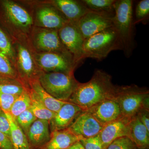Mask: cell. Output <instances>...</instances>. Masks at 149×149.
I'll use <instances>...</instances> for the list:
<instances>
[{"label":"cell","instance_id":"1","mask_svg":"<svg viewBox=\"0 0 149 149\" xmlns=\"http://www.w3.org/2000/svg\"><path fill=\"white\" fill-rule=\"evenodd\" d=\"M120 88L112 83L111 75L101 70H97L89 81L80 83L68 102L83 111L88 110L103 101L115 97Z\"/></svg>","mask_w":149,"mask_h":149},{"label":"cell","instance_id":"2","mask_svg":"<svg viewBox=\"0 0 149 149\" xmlns=\"http://www.w3.org/2000/svg\"><path fill=\"white\" fill-rule=\"evenodd\" d=\"M0 26L13 41L28 39L34 27L31 12L22 1L0 0Z\"/></svg>","mask_w":149,"mask_h":149},{"label":"cell","instance_id":"3","mask_svg":"<svg viewBox=\"0 0 149 149\" xmlns=\"http://www.w3.org/2000/svg\"><path fill=\"white\" fill-rule=\"evenodd\" d=\"M133 6L131 0L116 1L114 16L112 18L113 27L120 37L123 50L127 57L131 55L134 47Z\"/></svg>","mask_w":149,"mask_h":149},{"label":"cell","instance_id":"4","mask_svg":"<svg viewBox=\"0 0 149 149\" xmlns=\"http://www.w3.org/2000/svg\"><path fill=\"white\" fill-rule=\"evenodd\" d=\"M120 37L113 27H110L84 40L83 50L85 58L100 61L116 50H123Z\"/></svg>","mask_w":149,"mask_h":149},{"label":"cell","instance_id":"5","mask_svg":"<svg viewBox=\"0 0 149 149\" xmlns=\"http://www.w3.org/2000/svg\"><path fill=\"white\" fill-rule=\"evenodd\" d=\"M39 80L44 90L52 97L65 102H68L80 83L74 74L58 72H42Z\"/></svg>","mask_w":149,"mask_h":149},{"label":"cell","instance_id":"6","mask_svg":"<svg viewBox=\"0 0 149 149\" xmlns=\"http://www.w3.org/2000/svg\"><path fill=\"white\" fill-rule=\"evenodd\" d=\"M22 1L31 12L34 27L58 31L68 22L58 10L45 0Z\"/></svg>","mask_w":149,"mask_h":149},{"label":"cell","instance_id":"7","mask_svg":"<svg viewBox=\"0 0 149 149\" xmlns=\"http://www.w3.org/2000/svg\"><path fill=\"white\" fill-rule=\"evenodd\" d=\"M123 117L131 118L141 109H149V92L136 85L120 86L115 97Z\"/></svg>","mask_w":149,"mask_h":149},{"label":"cell","instance_id":"8","mask_svg":"<svg viewBox=\"0 0 149 149\" xmlns=\"http://www.w3.org/2000/svg\"><path fill=\"white\" fill-rule=\"evenodd\" d=\"M15 55V69L19 78L28 87L30 81L39 79L42 71L37 66L34 52L29 46L27 39L13 42Z\"/></svg>","mask_w":149,"mask_h":149},{"label":"cell","instance_id":"9","mask_svg":"<svg viewBox=\"0 0 149 149\" xmlns=\"http://www.w3.org/2000/svg\"><path fill=\"white\" fill-rule=\"evenodd\" d=\"M27 40L32 50L36 53L70 54L61 42L57 30L34 27Z\"/></svg>","mask_w":149,"mask_h":149},{"label":"cell","instance_id":"10","mask_svg":"<svg viewBox=\"0 0 149 149\" xmlns=\"http://www.w3.org/2000/svg\"><path fill=\"white\" fill-rule=\"evenodd\" d=\"M34 56L37 66L42 72L74 74V70L78 66L70 54L34 52Z\"/></svg>","mask_w":149,"mask_h":149},{"label":"cell","instance_id":"11","mask_svg":"<svg viewBox=\"0 0 149 149\" xmlns=\"http://www.w3.org/2000/svg\"><path fill=\"white\" fill-rule=\"evenodd\" d=\"M59 37L65 47L73 57L77 65L85 59L84 38L74 22H68L58 30Z\"/></svg>","mask_w":149,"mask_h":149},{"label":"cell","instance_id":"12","mask_svg":"<svg viewBox=\"0 0 149 149\" xmlns=\"http://www.w3.org/2000/svg\"><path fill=\"white\" fill-rule=\"evenodd\" d=\"M112 18L90 11L74 22L85 40L104 29L113 27Z\"/></svg>","mask_w":149,"mask_h":149},{"label":"cell","instance_id":"13","mask_svg":"<svg viewBox=\"0 0 149 149\" xmlns=\"http://www.w3.org/2000/svg\"><path fill=\"white\" fill-rule=\"evenodd\" d=\"M86 111L103 127L123 117L115 97L103 101Z\"/></svg>","mask_w":149,"mask_h":149},{"label":"cell","instance_id":"14","mask_svg":"<svg viewBox=\"0 0 149 149\" xmlns=\"http://www.w3.org/2000/svg\"><path fill=\"white\" fill-rule=\"evenodd\" d=\"M103 128L90 113L84 111L68 128L77 136L88 139L97 135Z\"/></svg>","mask_w":149,"mask_h":149},{"label":"cell","instance_id":"15","mask_svg":"<svg viewBox=\"0 0 149 149\" xmlns=\"http://www.w3.org/2000/svg\"><path fill=\"white\" fill-rule=\"evenodd\" d=\"M83 111L80 107L67 102L49 121L51 132L69 128L77 116Z\"/></svg>","mask_w":149,"mask_h":149},{"label":"cell","instance_id":"16","mask_svg":"<svg viewBox=\"0 0 149 149\" xmlns=\"http://www.w3.org/2000/svg\"><path fill=\"white\" fill-rule=\"evenodd\" d=\"M130 119L122 117L104 126L99 135L104 149H107L116 139L125 136L129 137Z\"/></svg>","mask_w":149,"mask_h":149},{"label":"cell","instance_id":"17","mask_svg":"<svg viewBox=\"0 0 149 149\" xmlns=\"http://www.w3.org/2000/svg\"><path fill=\"white\" fill-rule=\"evenodd\" d=\"M58 10L68 21L75 22L90 11L81 1L45 0Z\"/></svg>","mask_w":149,"mask_h":149},{"label":"cell","instance_id":"18","mask_svg":"<svg viewBox=\"0 0 149 149\" xmlns=\"http://www.w3.org/2000/svg\"><path fill=\"white\" fill-rule=\"evenodd\" d=\"M26 136L30 149H41L50 139L49 122L37 119L32 123Z\"/></svg>","mask_w":149,"mask_h":149},{"label":"cell","instance_id":"19","mask_svg":"<svg viewBox=\"0 0 149 149\" xmlns=\"http://www.w3.org/2000/svg\"><path fill=\"white\" fill-rule=\"evenodd\" d=\"M81 139L69 128L53 131L49 141L41 149H67Z\"/></svg>","mask_w":149,"mask_h":149},{"label":"cell","instance_id":"20","mask_svg":"<svg viewBox=\"0 0 149 149\" xmlns=\"http://www.w3.org/2000/svg\"><path fill=\"white\" fill-rule=\"evenodd\" d=\"M129 138L138 148H149V131L136 115L130 118Z\"/></svg>","mask_w":149,"mask_h":149},{"label":"cell","instance_id":"21","mask_svg":"<svg viewBox=\"0 0 149 149\" xmlns=\"http://www.w3.org/2000/svg\"><path fill=\"white\" fill-rule=\"evenodd\" d=\"M28 87L36 94L47 108L56 113L67 102L56 100L47 93L41 86L39 79L30 81L28 83Z\"/></svg>","mask_w":149,"mask_h":149},{"label":"cell","instance_id":"22","mask_svg":"<svg viewBox=\"0 0 149 149\" xmlns=\"http://www.w3.org/2000/svg\"><path fill=\"white\" fill-rule=\"evenodd\" d=\"M4 112L10 124V140L12 145L13 148L30 149L27 136L17 124L15 118L13 117L8 112Z\"/></svg>","mask_w":149,"mask_h":149},{"label":"cell","instance_id":"23","mask_svg":"<svg viewBox=\"0 0 149 149\" xmlns=\"http://www.w3.org/2000/svg\"><path fill=\"white\" fill-rule=\"evenodd\" d=\"M81 1L91 11L111 17L114 16V4L116 0H82Z\"/></svg>","mask_w":149,"mask_h":149},{"label":"cell","instance_id":"24","mask_svg":"<svg viewBox=\"0 0 149 149\" xmlns=\"http://www.w3.org/2000/svg\"><path fill=\"white\" fill-rule=\"evenodd\" d=\"M29 91L31 99L29 109L32 113L37 119L47 120L49 121L52 120L55 115L56 113L47 108L36 94L29 88Z\"/></svg>","mask_w":149,"mask_h":149},{"label":"cell","instance_id":"25","mask_svg":"<svg viewBox=\"0 0 149 149\" xmlns=\"http://www.w3.org/2000/svg\"><path fill=\"white\" fill-rule=\"evenodd\" d=\"M27 88L19 79L0 78V93L19 96Z\"/></svg>","mask_w":149,"mask_h":149},{"label":"cell","instance_id":"26","mask_svg":"<svg viewBox=\"0 0 149 149\" xmlns=\"http://www.w3.org/2000/svg\"><path fill=\"white\" fill-rule=\"evenodd\" d=\"M30 102L31 99L28 88L21 95L17 96L9 112L13 117L16 118L22 113L29 109Z\"/></svg>","mask_w":149,"mask_h":149},{"label":"cell","instance_id":"27","mask_svg":"<svg viewBox=\"0 0 149 149\" xmlns=\"http://www.w3.org/2000/svg\"><path fill=\"white\" fill-rule=\"evenodd\" d=\"M0 52L6 56L15 68V55L13 41L1 26Z\"/></svg>","mask_w":149,"mask_h":149},{"label":"cell","instance_id":"28","mask_svg":"<svg viewBox=\"0 0 149 149\" xmlns=\"http://www.w3.org/2000/svg\"><path fill=\"white\" fill-rule=\"evenodd\" d=\"M0 78L19 79L15 67L6 56L1 52H0Z\"/></svg>","mask_w":149,"mask_h":149},{"label":"cell","instance_id":"29","mask_svg":"<svg viewBox=\"0 0 149 149\" xmlns=\"http://www.w3.org/2000/svg\"><path fill=\"white\" fill-rule=\"evenodd\" d=\"M15 119L24 134L27 135L32 123L37 118L29 109L22 113Z\"/></svg>","mask_w":149,"mask_h":149},{"label":"cell","instance_id":"30","mask_svg":"<svg viewBox=\"0 0 149 149\" xmlns=\"http://www.w3.org/2000/svg\"><path fill=\"white\" fill-rule=\"evenodd\" d=\"M149 1L142 0L137 4L136 9V20L134 24L145 21L148 18Z\"/></svg>","mask_w":149,"mask_h":149},{"label":"cell","instance_id":"31","mask_svg":"<svg viewBox=\"0 0 149 149\" xmlns=\"http://www.w3.org/2000/svg\"><path fill=\"white\" fill-rule=\"evenodd\" d=\"M135 143L127 136L116 139L110 144L107 149H137Z\"/></svg>","mask_w":149,"mask_h":149},{"label":"cell","instance_id":"32","mask_svg":"<svg viewBox=\"0 0 149 149\" xmlns=\"http://www.w3.org/2000/svg\"><path fill=\"white\" fill-rule=\"evenodd\" d=\"M80 142L85 149H104L99 134L88 139L82 138Z\"/></svg>","mask_w":149,"mask_h":149},{"label":"cell","instance_id":"33","mask_svg":"<svg viewBox=\"0 0 149 149\" xmlns=\"http://www.w3.org/2000/svg\"><path fill=\"white\" fill-rule=\"evenodd\" d=\"M17 96L0 93V109L9 112Z\"/></svg>","mask_w":149,"mask_h":149},{"label":"cell","instance_id":"34","mask_svg":"<svg viewBox=\"0 0 149 149\" xmlns=\"http://www.w3.org/2000/svg\"><path fill=\"white\" fill-rule=\"evenodd\" d=\"M0 131L10 139V125L5 112L2 111L0 113Z\"/></svg>","mask_w":149,"mask_h":149},{"label":"cell","instance_id":"35","mask_svg":"<svg viewBox=\"0 0 149 149\" xmlns=\"http://www.w3.org/2000/svg\"><path fill=\"white\" fill-rule=\"evenodd\" d=\"M136 115L149 131V109H141Z\"/></svg>","mask_w":149,"mask_h":149},{"label":"cell","instance_id":"36","mask_svg":"<svg viewBox=\"0 0 149 149\" xmlns=\"http://www.w3.org/2000/svg\"><path fill=\"white\" fill-rule=\"evenodd\" d=\"M0 149H13L10 139L0 131Z\"/></svg>","mask_w":149,"mask_h":149},{"label":"cell","instance_id":"37","mask_svg":"<svg viewBox=\"0 0 149 149\" xmlns=\"http://www.w3.org/2000/svg\"><path fill=\"white\" fill-rule=\"evenodd\" d=\"M67 149H85L80 141L74 143Z\"/></svg>","mask_w":149,"mask_h":149},{"label":"cell","instance_id":"38","mask_svg":"<svg viewBox=\"0 0 149 149\" xmlns=\"http://www.w3.org/2000/svg\"><path fill=\"white\" fill-rule=\"evenodd\" d=\"M137 149H149V148H138Z\"/></svg>","mask_w":149,"mask_h":149},{"label":"cell","instance_id":"39","mask_svg":"<svg viewBox=\"0 0 149 149\" xmlns=\"http://www.w3.org/2000/svg\"><path fill=\"white\" fill-rule=\"evenodd\" d=\"M2 111V110L1 109H0V113H1V112Z\"/></svg>","mask_w":149,"mask_h":149}]
</instances>
